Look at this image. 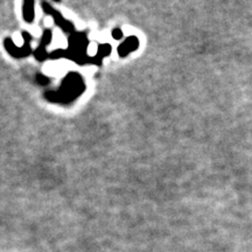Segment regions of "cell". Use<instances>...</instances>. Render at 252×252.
Instances as JSON below:
<instances>
[{
	"label": "cell",
	"instance_id": "1",
	"mask_svg": "<svg viewBox=\"0 0 252 252\" xmlns=\"http://www.w3.org/2000/svg\"><path fill=\"white\" fill-rule=\"evenodd\" d=\"M33 2H25L24 4V18L28 23H32L34 18V11H33Z\"/></svg>",
	"mask_w": 252,
	"mask_h": 252
}]
</instances>
